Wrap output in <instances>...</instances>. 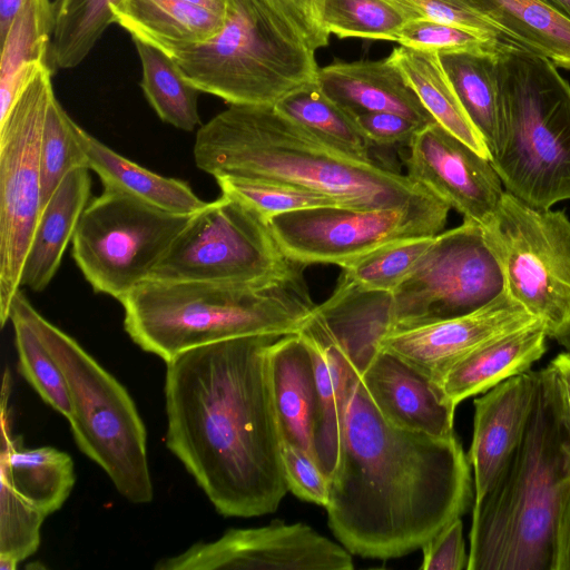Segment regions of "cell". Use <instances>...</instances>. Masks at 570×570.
Listing matches in <instances>:
<instances>
[{"instance_id":"19","label":"cell","mask_w":570,"mask_h":570,"mask_svg":"<svg viewBox=\"0 0 570 570\" xmlns=\"http://www.w3.org/2000/svg\"><path fill=\"white\" fill-rule=\"evenodd\" d=\"M538 371L510 377L474 400L473 434L468 455L473 469V501L491 488L519 445L532 411Z\"/></svg>"},{"instance_id":"24","label":"cell","mask_w":570,"mask_h":570,"mask_svg":"<svg viewBox=\"0 0 570 570\" xmlns=\"http://www.w3.org/2000/svg\"><path fill=\"white\" fill-rule=\"evenodd\" d=\"M90 189L89 168L73 169L41 208L24 261L21 286L40 292L51 282L90 202Z\"/></svg>"},{"instance_id":"16","label":"cell","mask_w":570,"mask_h":570,"mask_svg":"<svg viewBox=\"0 0 570 570\" xmlns=\"http://www.w3.org/2000/svg\"><path fill=\"white\" fill-rule=\"evenodd\" d=\"M405 158L407 176L446 202L464 219L485 225L504 187L484 158L436 121L420 127Z\"/></svg>"},{"instance_id":"5","label":"cell","mask_w":570,"mask_h":570,"mask_svg":"<svg viewBox=\"0 0 570 570\" xmlns=\"http://www.w3.org/2000/svg\"><path fill=\"white\" fill-rule=\"evenodd\" d=\"M299 264L259 284L147 279L121 301L124 326L144 351L166 363L186 351L252 335L298 333L315 312Z\"/></svg>"},{"instance_id":"40","label":"cell","mask_w":570,"mask_h":570,"mask_svg":"<svg viewBox=\"0 0 570 570\" xmlns=\"http://www.w3.org/2000/svg\"><path fill=\"white\" fill-rule=\"evenodd\" d=\"M47 515L1 480L0 569L14 570L40 544V528Z\"/></svg>"},{"instance_id":"47","label":"cell","mask_w":570,"mask_h":570,"mask_svg":"<svg viewBox=\"0 0 570 570\" xmlns=\"http://www.w3.org/2000/svg\"><path fill=\"white\" fill-rule=\"evenodd\" d=\"M554 570H570V491L567 495L559 523Z\"/></svg>"},{"instance_id":"31","label":"cell","mask_w":570,"mask_h":570,"mask_svg":"<svg viewBox=\"0 0 570 570\" xmlns=\"http://www.w3.org/2000/svg\"><path fill=\"white\" fill-rule=\"evenodd\" d=\"M439 53L465 112L492 156L501 128L497 50Z\"/></svg>"},{"instance_id":"11","label":"cell","mask_w":570,"mask_h":570,"mask_svg":"<svg viewBox=\"0 0 570 570\" xmlns=\"http://www.w3.org/2000/svg\"><path fill=\"white\" fill-rule=\"evenodd\" d=\"M190 217L104 188L80 217L72 257L96 293L120 302L149 279Z\"/></svg>"},{"instance_id":"46","label":"cell","mask_w":570,"mask_h":570,"mask_svg":"<svg viewBox=\"0 0 570 570\" xmlns=\"http://www.w3.org/2000/svg\"><path fill=\"white\" fill-rule=\"evenodd\" d=\"M373 146H409L416 130L424 126L394 112H364L354 116Z\"/></svg>"},{"instance_id":"42","label":"cell","mask_w":570,"mask_h":570,"mask_svg":"<svg viewBox=\"0 0 570 570\" xmlns=\"http://www.w3.org/2000/svg\"><path fill=\"white\" fill-rule=\"evenodd\" d=\"M411 16L456 26L491 40L513 43L492 21L472 7L468 0H393ZM515 45V43H514Z\"/></svg>"},{"instance_id":"51","label":"cell","mask_w":570,"mask_h":570,"mask_svg":"<svg viewBox=\"0 0 570 570\" xmlns=\"http://www.w3.org/2000/svg\"><path fill=\"white\" fill-rule=\"evenodd\" d=\"M554 10L570 19V0H543Z\"/></svg>"},{"instance_id":"4","label":"cell","mask_w":570,"mask_h":570,"mask_svg":"<svg viewBox=\"0 0 570 570\" xmlns=\"http://www.w3.org/2000/svg\"><path fill=\"white\" fill-rule=\"evenodd\" d=\"M570 491V430L556 374L538 371L524 434L488 492L473 502L466 570H554Z\"/></svg>"},{"instance_id":"7","label":"cell","mask_w":570,"mask_h":570,"mask_svg":"<svg viewBox=\"0 0 570 570\" xmlns=\"http://www.w3.org/2000/svg\"><path fill=\"white\" fill-rule=\"evenodd\" d=\"M199 92L229 105L275 104L316 81V51L254 0H228L226 21L213 38L168 50Z\"/></svg>"},{"instance_id":"2","label":"cell","mask_w":570,"mask_h":570,"mask_svg":"<svg viewBox=\"0 0 570 570\" xmlns=\"http://www.w3.org/2000/svg\"><path fill=\"white\" fill-rule=\"evenodd\" d=\"M470 466L456 436H432L385 421L356 372L337 464L328 476L330 529L363 558H399L422 549L469 508Z\"/></svg>"},{"instance_id":"20","label":"cell","mask_w":570,"mask_h":570,"mask_svg":"<svg viewBox=\"0 0 570 570\" xmlns=\"http://www.w3.org/2000/svg\"><path fill=\"white\" fill-rule=\"evenodd\" d=\"M321 89L353 116L394 112L426 125L435 121L389 57L320 67Z\"/></svg>"},{"instance_id":"38","label":"cell","mask_w":570,"mask_h":570,"mask_svg":"<svg viewBox=\"0 0 570 570\" xmlns=\"http://www.w3.org/2000/svg\"><path fill=\"white\" fill-rule=\"evenodd\" d=\"M73 122L53 95L47 108L40 147L42 207L70 171L89 168Z\"/></svg>"},{"instance_id":"32","label":"cell","mask_w":570,"mask_h":570,"mask_svg":"<svg viewBox=\"0 0 570 570\" xmlns=\"http://www.w3.org/2000/svg\"><path fill=\"white\" fill-rule=\"evenodd\" d=\"M140 65L142 92L157 116L175 128L193 131L200 126L198 90L161 49L132 38Z\"/></svg>"},{"instance_id":"48","label":"cell","mask_w":570,"mask_h":570,"mask_svg":"<svg viewBox=\"0 0 570 570\" xmlns=\"http://www.w3.org/2000/svg\"><path fill=\"white\" fill-rule=\"evenodd\" d=\"M549 365L559 384L563 411L570 430V350L559 353Z\"/></svg>"},{"instance_id":"26","label":"cell","mask_w":570,"mask_h":570,"mask_svg":"<svg viewBox=\"0 0 570 570\" xmlns=\"http://www.w3.org/2000/svg\"><path fill=\"white\" fill-rule=\"evenodd\" d=\"M73 131L86 154L88 167L104 188L136 197L155 207L181 215H193L206 206L190 186L179 179L156 174L127 159L73 122Z\"/></svg>"},{"instance_id":"1","label":"cell","mask_w":570,"mask_h":570,"mask_svg":"<svg viewBox=\"0 0 570 570\" xmlns=\"http://www.w3.org/2000/svg\"><path fill=\"white\" fill-rule=\"evenodd\" d=\"M278 337L226 340L166 363V445L224 517L273 513L288 491L268 379Z\"/></svg>"},{"instance_id":"15","label":"cell","mask_w":570,"mask_h":570,"mask_svg":"<svg viewBox=\"0 0 570 570\" xmlns=\"http://www.w3.org/2000/svg\"><path fill=\"white\" fill-rule=\"evenodd\" d=\"M351 552L304 523L282 521L229 529L213 542L196 543L161 559L157 570H351Z\"/></svg>"},{"instance_id":"10","label":"cell","mask_w":570,"mask_h":570,"mask_svg":"<svg viewBox=\"0 0 570 570\" xmlns=\"http://www.w3.org/2000/svg\"><path fill=\"white\" fill-rule=\"evenodd\" d=\"M298 265L284 255L268 220L222 193L191 215L149 279L259 284L281 279Z\"/></svg>"},{"instance_id":"41","label":"cell","mask_w":570,"mask_h":570,"mask_svg":"<svg viewBox=\"0 0 570 570\" xmlns=\"http://www.w3.org/2000/svg\"><path fill=\"white\" fill-rule=\"evenodd\" d=\"M396 42L438 52L494 51L502 43L470 30L425 18L410 19L401 29Z\"/></svg>"},{"instance_id":"12","label":"cell","mask_w":570,"mask_h":570,"mask_svg":"<svg viewBox=\"0 0 570 570\" xmlns=\"http://www.w3.org/2000/svg\"><path fill=\"white\" fill-rule=\"evenodd\" d=\"M504 292L483 226L471 219L441 232L415 271L381 293L387 333L472 313Z\"/></svg>"},{"instance_id":"45","label":"cell","mask_w":570,"mask_h":570,"mask_svg":"<svg viewBox=\"0 0 570 570\" xmlns=\"http://www.w3.org/2000/svg\"><path fill=\"white\" fill-rule=\"evenodd\" d=\"M422 570L468 569L469 553L465 551L461 518L446 524L422 547Z\"/></svg>"},{"instance_id":"17","label":"cell","mask_w":570,"mask_h":570,"mask_svg":"<svg viewBox=\"0 0 570 570\" xmlns=\"http://www.w3.org/2000/svg\"><path fill=\"white\" fill-rule=\"evenodd\" d=\"M539 325L541 322L504 291L472 313L390 332L377 346L440 384L450 366L472 350Z\"/></svg>"},{"instance_id":"21","label":"cell","mask_w":570,"mask_h":570,"mask_svg":"<svg viewBox=\"0 0 570 570\" xmlns=\"http://www.w3.org/2000/svg\"><path fill=\"white\" fill-rule=\"evenodd\" d=\"M298 334L309 351L315 377V459L328 478L337 464L350 385L356 371L314 313Z\"/></svg>"},{"instance_id":"35","label":"cell","mask_w":570,"mask_h":570,"mask_svg":"<svg viewBox=\"0 0 570 570\" xmlns=\"http://www.w3.org/2000/svg\"><path fill=\"white\" fill-rule=\"evenodd\" d=\"M436 235L382 246L344 265L338 282L367 293H392L419 266Z\"/></svg>"},{"instance_id":"49","label":"cell","mask_w":570,"mask_h":570,"mask_svg":"<svg viewBox=\"0 0 570 570\" xmlns=\"http://www.w3.org/2000/svg\"><path fill=\"white\" fill-rule=\"evenodd\" d=\"M26 0H0V40L6 36L11 22Z\"/></svg>"},{"instance_id":"50","label":"cell","mask_w":570,"mask_h":570,"mask_svg":"<svg viewBox=\"0 0 570 570\" xmlns=\"http://www.w3.org/2000/svg\"><path fill=\"white\" fill-rule=\"evenodd\" d=\"M227 14L228 0H181Z\"/></svg>"},{"instance_id":"29","label":"cell","mask_w":570,"mask_h":570,"mask_svg":"<svg viewBox=\"0 0 570 570\" xmlns=\"http://www.w3.org/2000/svg\"><path fill=\"white\" fill-rule=\"evenodd\" d=\"M389 59L438 124L478 154L491 159L480 132L465 112L442 66L438 51L400 45L392 50Z\"/></svg>"},{"instance_id":"36","label":"cell","mask_w":570,"mask_h":570,"mask_svg":"<svg viewBox=\"0 0 570 570\" xmlns=\"http://www.w3.org/2000/svg\"><path fill=\"white\" fill-rule=\"evenodd\" d=\"M414 19L393 0H323L322 21L337 38L397 41L403 26Z\"/></svg>"},{"instance_id":"9","label":"cell","mask_w":570,"mask_h":570,"mask_svg":"<svg viewBox=\"0 0 570 570\" xmlns=\"http://www.w3.org/2000/svg\"><path fill=\"white\" fill-rule=\"evenodd\" d=\"M501 267L505 293L537 317L548 337L570 330V218L504 191L482 225Z\"/></svg>"},{"instance_id":"39","label":"cell","mask_w":570,"mask_h":570,"mask_svg":"<svg viewBox=\"0 0 570 570\" xmlns=\"http://www.w3.org/2000/svg\"><path fill=\"white\" fill-rule=\"evenodd\" d=\"M215 179L223 194L244 200L268 222L295 210L340 206L326 195L282 181L232 176Z\"/></svg>"},{"instance_id":"33","label":"cell","mask_w":570,"mask_h":570,"mask_svg":"<svg viewBox=\"0 0 570 570\" xmlns=\"http://www.w3.org/2000/svg\"><path fill=\"white\" fill-rule=\"evenodd\" d=\"M274 108L337 148L364 159L373 158L371 150L374 146L355 117L332 100L317 81L288 92Z\"/></svg>"},{"instance_id":"34","label":"cell","mask_w":570,"mask_h":570,"mask_svg":"<svg viewBox=\"0 0 570 570\" xmlns=\"http://www.w3.org/2000/svg\"><path fill=\"white\" fill-rule=\"evenodd\" d=\"M121 0H53L55 27L51 38L53 68L80 65L98 40L115 23L111 7Z\"/></svg>"},{"instance_id":"23","label":"cell","mask_w":570,"mask_h":570,"mask_svg":"<svg viewBox=\"0 0 570 570\" xmlns=\"http://www.w3.org/2000/svg\"><path fill=\"white\" fill-rule=\"evenodd\" d=\"M547 338L539 325L490 341L452 364L439 385L456 406L472 395L530 371L546 353Z\"/></svg>"},{"instance_id":"8","label":"cell","mask_w":570,"mask_h":570,"mask_svg":"<svg viewBox=\"0 0 570 570\" xmlns=\"http://www.w3.org/2000/svg\"><path fill=\"white\" fill-rule=\"evenodd\" d=\"M13 301L60 367L69 391L68 421L78 448L137 504L153 500L147 433L127 390L71 336L46 320L20 289Z\"/></svg>"},{"instance_id":"13","label":"cell","mask_w":570,"mask_h":570,"mask_svg":"<svg viewBox=\"0 0 570 570\" xmlns=\"http://www.w3.org/2000/svg\"><path fill=\"white\" fill-rule=\"evenodd\" d=\"M53 69L41 66L0 121V322L21 288L27 254L42 208L40 147L55 95Z\"/></svg>"},{"instance_id":"18","label":"cell","mask_w":570,"mask_h":570,"mask_svg":"<svg viewBox=\"0 0 570 570\" xmlns=\"http://www.w3.org/2000/svg\"><path fill=\"white\" fill-rule=\"evenodd\" d=\"M358 376L389 423L432 436H455L456 406L436 382L406 361L379 350Z\"/></svg>"},{"instance_id":"37","label":"cell","mask_w":570,"mask_h":570,"mask_svg":"<svg viewBox=\"0 0 570 570\" xmlns=\"http://www.w3.org/2000/svg\"><path fill=\"white\" fill-rule=\"evenodd\" d=\"M9 320L22 376L46 403L69 419L71 403L66 379L16 301H12Z\"/></svg>"},{"instance_id":"22","label":"cell","mask_w":570,"mask_h":570,"mask_svg":"<svg viewBox=\"0 0 570 570\" xmlns=\"http://www.w3.org/2000/svg\"><path fill=\"white\" fill-rule=\"evenodd\" d=\"M268 379L282 441L315 458V377L309 351L298 333L283 335L271 345Z\"/></svg>"},{"instance_id":"27","label":"cell","mask_w":570,"mask_h":570,"mask_svg":"<svg viewBox=\"0 0 570 570\" xmlns=\"http://www.w3.org/2000/svg\"><path fill=\"white\" fill-rule=\"evenodd\" d=\"M55 27L51 0H26L1 39L0 121L41 66L51 62Z\"/></svg>"},{"instance_id":"43","label":"cell","mask_w":570,"mask_h":570,"mask_svg":"<svg viewBox=\"0 0 570 570\" xmlns=\"http://www.w3.org/2000/svg\"><path fill=\"white\" fill-rule=\"evenodd\" d=\"M282 462L288 491L303 501L326 508L330 482L315 458L306 450L282 441Z\"/></svg>"},{"instance_id":"14","label":"cell","mask_w":570,"mask_h":570,"mask_svg":"<svg viewBox=\"0 0 570 570\" xmlns=\"http://www.w3.org/2000/svg\"><path fill=\"white\" fill-rule=\"evenodd\" d=\"M450 209L441 198L390 208L315 207L275 216L269 225L292 262L343 267L382 246L440 234Z\"/></svg>"},{"instance_id":"3","label":"cell","mask_w":570,"mask_h":570,"mask_svg":"<svg viewBox=\"0 0 570 570\" xmlns=\"http://www.w3.org/2000/svg\"><path fill=\"white\" fill-rule=\"evenodd\" d=\"M193 153L196 167L214 178L282 181L326 195L346 208H390L440 198L387 163L344 151L274 107L229 105L199 126Z\"/></svg>"},{"instance_id":"28","label":"cell","mask_w":570,"mask_h":570,"mask_svg":"<svg viewBox=\"0 0 570 570\" xmlns=\"http://www.w3.org/2000/svg\"><path fill=\"white\" fill-rule=\"evenodd\" d=\"M1 480L46 515L59 510L75 484L72 459L51 446L23 449L2 412Z\"/></svg>"},{"instance_id":"25","label":"cell","mask_w":570,"mask_h":570,"mask_svg":"<svg viewBox=\"0 0 570 570\" xmlns=\"http://www.w3.org/2000/svg\"><path fill=\"white\" fill-rule=\"evenodd\" d=\"M115 23L131 38L163 51L202 43L224 27L226 16L181 0H121L111 7Z\"/></svg>"},{"instance_id":"6","label":"cell","mask_w":570,"mask_h":570,"mask_svg":"<svg viewBox=\"0 0 570 570\" xmlns=\"http://www.w3.org/2000/svg\"><path fill=\"white\" fill-rule=\"evenodd\" d=\"M499 141L491 164L504 189L550 209L570 200V85L550 60L514 43H500Z\"/></svg>"},{"instance_id":"30","label":"cell","mask_w":570,"mask_h":570,"mask_svg":"<svg viewBox=\"0 0 570 570\" xmlns=\"http://www.w3.org/2000/svg\"><path fill=\"white\" fill-rule=\"evenodd\" d=\"M517 46L570 70V19L543 0H468Z\"/></svg>"},{"instance_id":"44","label":"cell","mask_w":570,"mask_h":570,"mask_svg":"<svg viewBox=\"0 0 570 570\" xmlns=\"http://www.w3.org/2000/svg\"><path fill=\"white\" fill-rule=\"evenodd\" d=\"M254 1L292 27L313 50L328 45L330 35L322 21L323 0Z\"/></svg>"}]
</instances>
